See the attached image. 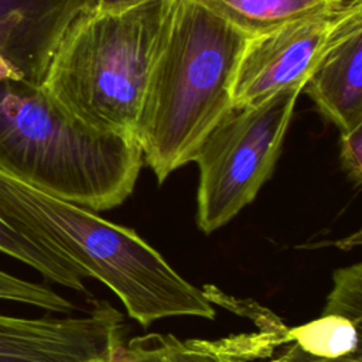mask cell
<instances>
[{
    "mask_svg": "<svg viewBox=\"0 0 362 362\" xmlns=\"http://www.w3.org/2000/svg\"><path fill=\"white\" fill-rule=\"evenodd\" d=\"M90 0H0V55L40 86L69 24Z\"/></svg>",
    "mask_w": 362,
    "mask_h": 362,
    "instance_id": "ba28073f",
    "label": "cell"
},
{
    "mask_svg": "<svg viewBox=\"0 0 362 362\" xmlns=\"http://www.w3.org/2000/svg\"><path fill=\"white\" fill-rule=\"evenodd\" d=\"M339 161L345 175L358 187L362 181V124L341 132Z\"/></svg>",
    "mask_w": 362,
    "mask_h": 362,
    "instance_id": "2e32d148",
    "label": "cell"
},
{
    "mask_svg": "<svg viewBox=\"0 0 362 362\" xmlns=\"http://www.w3.org/2000/svg\"><path fill=\"white\" fill-rule=\"evenodd\" d=\"M123 341L124 317L106 300L81 317L0 314V362H112Z\"/></svg>",
    "mask_w": 362,
    "mask_h": 362,
    "instance_id": "52a82bcc",
    "label": "cell"
},
{
    "mask_svg": "<svg viewBox=\"0 0 362 362\" xmlns=\"http://www.w3.org/2000/svg\"><path fill=\"white\" fill-rule=\"evenodd\" d=\"M322 314H338L362 322V266L361 263L335 270L334 288L327 297Z\"/></svg>",
    "mask_w": 362,
    "mask_h": 362,
    "instance_id": "5bb4252c",
    "label": "cell"
},
{
    "mask_svg": "<svg viewBox=\"0 0 362 362\" xmlns=\"http://www.w3.org/2000/svg\"><path fill=\"white\" fill-rule=\"evenodd\" d=\"M113 362H245L229 338L180 339L173 334H144L124 341Z\"/></svg>",
    "mask_w": 362,
    "mask_h": 362,
    "instance_id": "8fae6325",
    "label": "cell"
},
{
    "mask_svg": "<svg viewBox=\"0 0 362 362\" xmlns=\"http://www.w3.org/2000/svg\"><path fill=\"white\" fill-rule=\"evenodd\" d=\"M174 1L151 0L120 13H81L64 33L40 86L81 123L136 139Z\"/></svg>",
    "mask_w": 362,
    "mask_h": 362,
    "instance_id": "277c9868",
    "label": "cell"
},
{
    "mask_svg": "<svg viewBox=\"0 0 362 362\" xmlns=\"http://www.w3.org/2000/svg\"><path fill=\"white\" fill-rule=\"evenodd\" d=\"M358 25L362 1L247 38L232 85V106L256 105L283 88L304 85L325 52Z\"/></svg>",
    "mask_w": 362,
    "mask_h": 362,
    "instance_id": "8992f818",
    "label": "cell"
},
{
    "mask_svg": "<svg viewBox=\"0 0 362 362\" xmlns=\"http://www.w3.org/2000/svg\"><path fill=\"white\" fill-rule=\"evenodd\" d=\"M303 86L232 107L202 140L192 161L199 170L197 225L204 233L232 221L270 178Z\"/></svg>",
    "mask_w": 362,
    "mask_h": 362,
    "instance_id": "5b68a950",
    "label": "cell"
},
{
    "mask_svg": "<svg viewBox=\"0 0 362 362\" xmlns=\"http://www.w3.org/2000/svg\"><path fill=\"white\" fill-rule=\"evenodd\" d=\"M303 90L339 132L362 124V25L325 52Z\"/></svg>",
    "mask_w": 362,
    "mask_h": 362,
    "instance_id": "9c48e42d",
    "label": "cell"
},
{
    "mask_svg": "<svg viewBox=\"0 0 362 362\" xmlns=\"http://www.w3.org/2000/svg\"><path fill=\"white\" fill-rule=\"evenodd\" d=\"M0 219L79 279L105 284L143 327L167 317L216 315L205 291L175 272L136 230L1 171Z\"/></svg>",
    "mask_w": 362,
    "mask_h": 362,
    "instance_id": "6da1fadb",
    "label": "cell"
},
{
    "mask_svg": "<svg viewBox=\"0 0 362 362\" xmlns=\"http://www.w3.org/2000/svg\"><path fill=\"white\" fill-rule=\"evenodd\" d=\"M361 325L338 314H321L317 320L294 328H286L287 342H296L303 351L321 358H341L359 348Z\"/></svg>",
    "mask_w": 362,
    "mask_h": 362,
    "instance_id": "7c38bea8",
    "label": "cell"
},
{
    "mask_svg": "<svg viewBox=\"0 0 362 362\" xmlns=\"http://www.w3.org/2000/svg\"><path fill=\"white\" fill-rule=\"evenodd\" d=\"M6 78L23 79V78L20 76V74L0 55V79H6Z\"/></svg>",
    "mask_w": 362,
    "mask_h": 362,
    "instance_id": "d6986e66",
    "label": "cell"
},
{
    "mask_svg": "<svg viewBox=\"0 0 362 362\" xmlns=\"http://www.w3.org/2000/svg\"><path fill=\"white\" fill-rule=\"evenodd\" d=\"M0 300L23 303L47 311L69 313L74 304L57 291L0 270Z\"/></svg>",
    "mask_w": 362,
    "mask_h": 362,
    "instance_id": "9a60e30c",
    "label": "cell"
},
{
    "mask_svg": "<svg viewBox=\"0 0 362 362\" xmlns=\"http://www.w3.org/2000/svg\"><path fill=\"white\" fill-rule=\"evenodd\" d=\"M247 38L284 24L337 13L362 0H194Z\"/></svg>",
    "mask_w": 362,
    "mask_h": 362,
    "instance_id": "30bf717a",
    "label": "cell"
},
{
    "mask_svg": "<svg viewBox=\"0 0 362 362\" xmlns=\"http://www.w3.org/2000/svg\"><path fill=\"white\" fill-rule=\"evenodd\" d=\"M0 252L17 259L27 266L37 270L47 280H51L64 287L72 288L75 291L86 293L83 280L71 273L59 262H57L49 253L38 247L31 240L25 239L23 235L10 228L6 222L0 219Z\"/></svg>",
    "mask_w": 362,
    "mask_h": 362,
    "instance_id": "4fadbf2b",
    "label": "cell"
},
{
    "mask_svg": "<svg viewBox=\"0 0 362 362\" xmlns=\"http://www.w3.org/2000/svg\"><path fill=\"white\" fill-rule=\"evenodd\" d=\"M247 37L194 0H175L150 71L136 140L163 184L192 161L212 127L233 107L232 85Z\"/></svg>",
    "mask_w": 362,
    "mask_h": 362,
    "instance_id": "7a4b0ae2",
    "label": "cell"
},
{
    "mask_svg": "<svg viewBox=\"0 0 362 362\" xmlns=\"http://www.w3.org/2000/svg\"><path fill=\"white\" fill-rule=\"evenodd\" d=\"M141 164L136 139L81 123L41 86L0 79L1 173L92 211H106L130 197Z\"/></svg>",
    "mask_w": 362,
    "mask_h": 362,
    "instance_id": "3957f363",
    "label": "cell"
},
{
    "mask_svg": "<svg viewBox=\"0 0 362 362\" xmlns=\"http://www.w3.org/2000/svg\"><path fill=\"white\" fill-rule=\"evenodd\" d=\"M151 0H90L88 10L99 13H120Z\"/></svg>",
    "mask_w": 362,
    "mask_h": 362,
    "instance_id": "ac0fdd59",
    "label": "cell"
},
{
    "mask_svg": "<svg viewBox=\"0 0 362 362\" xmlns=\"http://www.w3.org/2000/svg\"><path fill=\"white\" fill-rule=\"evenodd\" d=\"M266 362H362V354L355 352L341 358L328 359L307 354L296 342H287L283 345V349L277 355H272Z\"/></svg>",
    "mask_w": 362,
    "mask_h": 362,
    "instance_id": "e0dca14e",
    "label": "cell"
}]
</instances>
